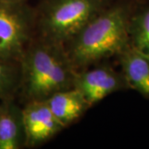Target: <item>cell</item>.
<instances>
[{"instance_id":"1","label":"cell","mask_w":149,"mask_h":149,"mask_svg":"<svg viewBox=\"0 0 149 149\" xmlns=\"http://www.w3.org/2000/svg\"><path fill=\"white\" fill-rule=\"evenodd\" d=\"M138 0H118L93 17L64 46L76 70L117 56L129 45L128 23Z\"/></svg>"},{"instance_id":"2","label":"cell","mask_w":149,"mask_h":149,"mask_svg":"<svg viewBox=\"0 0 149 149\" xmlns=\"http://www.w3.org/2000/svg\"><path fill=\"white\" fill-rule=\"evenodd\" d=\"M19 63V87L27 102L45 101L60 91L74 87L77 70L63 46L37 37Z\"/></svg>"},{"instance_id":"3","label":"cell","mask_w":149,"mask_h":149,"mask_svg":"<svg viewBox=\"0 0 149 149\" xmlns=\"http://www.w3.org/2000/svg\"><path fill=\"white\" fill-rule=\"evenodd\" d=\"M112 2V0H45L37 11V37L64 47Z\"/></svg>"},{"instance_id":"4","label":"cell","mask_w":149,"mask_h":149,"mask_svg":"<svg viewBox=\"0 0 149 149\" xmlns=\"http://www.w3.org/2000/svg\"><path fill=\"white\" fill-rule=\"evenodd\" d=\"M37 11L25 2L0 1V59L19 61L33 41Z\"/></svg>"},{"instance_id":"5","label":"cell","mask_w":149,"mask_h":149,"mask_svg":"<svg viewBox=\"0 0 149 149\" xmlns=\"http://www.w3.org/2000/svg\"><path fill=\"white\" fill-rule=\"evenodd\" d=\"M74 88L80 91L90 108L113 93L128 90L122 72L102 62L78 70Z\"/></svg>"},{"instance_id":"6","label":"cell","mask_w":149,"mask_h":149,"mask_svg":"<svg viewBox=\"0 0 149 149\" xmlns=\"http://www.w3.org/2000/svg\"><path fill=\"white\" fill-rule=\"evenodd\" d=\"M26 143L37 148L58 134L64 127L55 117L47 101L27 102L22 108Z\"/></svg>"},{"instance_id":"7","label":"cell","mask_w":149,"mask_h":149,"mask_svg":"<svg viewBox=\"0 0 149 149\" xmlns=\"http://www.w3.org/2000/svg\"><path fill=\"white\" fill-rule=\"evenodd\" d=\"M116 57L128 90L149 100V56L128 45Z\"/></svg>"},{"instance_id":"8","label":"cell","mask_w":149,"mask_h":149,"mask_svg":"<svg viewBox=\"0 0 149 149\" xmlns=\"http://www.w3.org/2000/svg\"><path fill=\"white\" fill-rule=\"evenodd\" d=\"M25 143L22 109L6 100L0 105V149H18Z\"/></svg>"},{"instance_id":"9","label":"cell","mask_w":149,"mask_h":149,"mask_svg":"<svg viewBox=\"0 0 149 149\" xmlns=\"http://www.w3.org/2000/svg\"><path fill=\"white\" fill-rule=\"evenodd\" d=\"M46 101L55 117L64 128L76 122L90 109L85 98L74 87L60 91Z\"/></svg>"},{"instance_id":"10","label":"cell","mask_w":149,"mask_h":149,"mask_svg":"<svg viewBox=\"0 0 149 149\" xmlns=\"http://www.w3.org/2000/svg\"><path fill=\"white\" fill-rule=\"evenodd\" d=\"M129 45L149 56V0H138L129 18Z\"/></svg>"},{"instance_id":"11","label":"cell","mask_w":149,"mask_h":149,"mask_svg":"<svg viewBox=\"0 0 149 149\" xmlns=\"http://www.w3.org/2000/svg\"><path fill=\"white\" fill-rule=\"evenodd\" d=\"M19 61L0 59V100H9L20 85Z\"/></svg>"},{"instance_id":"12","label":"cell","mask_w":149,"mask_h":149,"mask_svg":"<svg viewBox=\"0 0 149 149\" xmlns=\"http://www.w3.org/2000/svg\"><path fill=\"white\" fill-rule=\"evenodd\" d=\"M0 1H5V2H25L26 0H0Z\"/></svg>"}]
</instances>
